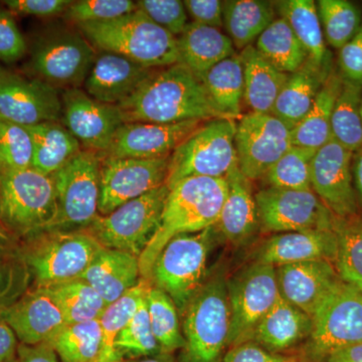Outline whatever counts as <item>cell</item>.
<instances>
[{"mask_svg": "<svg viewBox=\"0 0 362 362\" xmlns=\"http://www.w3.org/2000/svg\"><path fill=\"white\" fill-rule=\"evenodd\" d=\"M117 107L125 123L226 118L214 107L201 78L180 63L156 69L129 99Z\"/></svg>", "mask_w": 362, "mask_h": 362, "instance_id": "1", "label": "cell"}, {"mask_svg": "<svg viewBox=\"0 0 362 362\" xmlns=\"http://www.w3.org/2000/svg\"><path fill=\"white\" fill-rule=\"evenodd\" d=\"M228 194L226 178L188 177L171 187L158 230L139 258L141 279L148 280L154 262L169 240L216 226Z\"/></svg>", "mask_w": 362, "mask_h": 362, "instance_id": "2", "label": "cell"}, {"mask_svg": "<svg viewBox=\"0 0 362 362\" xmlns=\"http://www.w3.org/2000/svg\"><path fill=\"white\" fill-rule=\"evenodd\" d=\"M76 26L97 51L115 52L150 69L180 63L175 35L138 9L116 20Z\"/></svg>", "mask_w": 362, "mask_h": 362, "instance_id": "3", "label": "cell"}, {"mask_svg": "<svg viewBox=\"0 0 362 362\" xmlns=\"http://www.w3.org/2000/svg\"><path fill=\"white\" fill-rule=\"evenodd\" d=\"M103 247L87 230H47L26 239L16 254L37 287L82 279Z\"/></svg>", "mask_w": 362, "mask_h": 362, "instance_id": "4", "label": "cell"}, {"mask_svg": "<svg viewBox=\"0 0 362 362\" xmlns=\"http://www.w3.org/2000/svg\"><path fill=\"white\" fill-rule=\"evenodd\" d=\"M181 315L185 347L178 362H223L230 325L228 280L206 281Z\"/></svg>", "mask_w": 362, "mask_h": 362, "instance_id": "5", "label": "cell"}, {"mask_svg": "<svg viewBox=\"0 0 362 362\" xmlns=\"http://www.w3.org/2000/svg\"><path fill=\"white\" fill-rule=\"evenodd\" d=\"M56 213L52 175L33 168L0 169V226L14 238L26 240L45 232Z\"/></svg>", "mask_w": 362, "mask_h": 362, "instance_id": "6", "label": "cell"}, {"mask_svg": "<svg viewBox=\"0 0 362 362\" xmlns=\"http://www.w3.org/2000/svg\"><path fill=\"white\" fill-rule=\"evenodd\" d=\"M235 119L204 121L169 157V189L188 177L226 178L237 168Z\"/></svg>", "mask_w": 362, "mask_h": 362, "instance_id": "7", "label": "cell"}, {"mask_svg": "<svg viewBox=\"0 0 362 362\" xmlns=\"http://www.w3.org/2000/svg\"><path fill=\"white\" fill-rule=\"evenodd\" d=\"M214 226L169 240L158 255L148 281L175 302L180 314L204 284Z\"/></svg>", "mask_w": 362, "mask_h": 362, "instance_id": "8", "label": "cell"}, {"mask_svg": "<svg viewBox=\"0 0 362 362\" xmlns=\"http://www.w3.org/2000/svg\"><path fill=\"white\" fill-rule=\"evenodd\" d=\"M302 349L304 362H324L337 350L362 342V293L340 280L312 317Z\"/></svg>", "mask_w": 362, "mask_h": 362, "instance_id": "9", "label": "cell"}, {"mask_svg": "<svg viewBox=\"0 0 362 362\" xmlns=\"http://www.w3.org/2000/svg\"><path fill=\"white\" fill-rule=\"evenodd\" d=\"M100 164L99 152L83 149L52 175L57 213L47 230H86L92 225L99 216Z\"/></svg>", "mask_w": 362, "mask_h": 362, "instance_id": "10", "label": "cell"}, {"mask_svg": "<svg viewBox=\"0 0 362 362\" xmlns=\"http://www.w3.org/2000/svg\"><path fill=\"white\" fill-rule=\"evenodd\" d=\"M168 194V185H162L126 202L111 214H99L86 230L102 247L140 258L158 230Z\"/></svg>", "mask_w": 362, "mask_h": 362, "instance_id": "11", "label": "cell"}, {"mask_svg": "<svg viewBox=\"0 0 362 362\" xmlns=\"http://www.w3.org/2000/svg\"><path fill=\"white\" fill-rule=\"evenodd\" d=\"M97 52L77 26L54 28L33 47L30 68L35 77L57 90L76 89L84 85Z\"/></svg>", "mask_w": 362, "mask_h": 362, "instance_id": "12", "label": "cell"}, {"mask_svg": "<svg viewBox=\"0 0 362 362\" xmlns=\"http://www.w3.org/2000/svg\"><path fill=\"white\" fill-rule=\"evenodd\" d=\"M228 295L230 349L251 341L257 326L280 298L275 267L255 262L228 280Z\"/></svg>", "mask_w": 362, "mask_h": 362, "instance_id": "13", "label": "cell"}, {"mask_svg": "<svg viewBox=\"0 0 362 362\" xmlns=\"http://www.w3.org/2000/svg\"><path fill=\"white\" fill-rule=\"evenodd\" d=\"M235 145L242 175L262 180L293 146L292 128L273 114L250 112L237 124Z\"/></svg>", "mask_w": 362, "mask_h": 362, "instance_id": "14", "label": "cell"}, {"mask_svg": "<svg viewBox=\"0 0 362 362\" xmlns=\"http://www.w3.org/2000/svg\"><path fill=\"white\" fill-rule=\"evenodd\" d=\"M101 156L98 211L111 214L126 202L166 185L169 157L160 159Z\"/></svg>", "mask_w": 362, "mask_h": 362, "instance_id": "15", "label": "cell"}, {"mask_svg": "<svg viewBox=\"0 0 362 362\" xmlns=\"http://www.w3.org/2000/svg\"><path fill=\"white\" fill-rule=\"evenodd\" d=\"M261 228L270 233L332 228L331 214L313 190L267 187L255 195Z\"/></svg>", "mask_w": 362, "mask_h": 362, "instance_id": "16", "label": "cell"}, {"mask_svg": "<svg viewBox=\"0 0 362 362\" xmlns=\"http://www.w3.org/2000/svg\"><path fill=\"white\" fill-rule=\"evenodd\" d=\"M0 119L30 127L62 120L59 90L0 66Z\"/></svg>", "mask_w": 362, "mask_h": 362, "instance_id": "17", "label": "cell"}, {"mask_svg": "<svg viewBox=\"0 0 362 362\" xmlns=\"http://www.w3.org/2000/svg\"><path fill=\"white\" fill-rule=\"evenodd\" d=\"M354 153L331 139L317 150L311 168V187L324 206L337 218L357 216L352 160Z\"/></svg>", "mask_w": 362, "mask_h": 362, "instance_id": "18", "label": "cell"}, {"mask_svg": "<svg viewBox=\"0 0 362 362\" xmlns=\"http://www.w3.org/2000/svg\"><path fill=\"white\" fill-rule=\"evenodd\" d=\"M62 124L85 149L104 153L124 120L118 107L102 103L80 88L61 95Z\"/></svg>", "mask_w": 362, "mask_h": 362, "instance_id": "19", "label": "cell"}, {"mask_svg": "<svg viewBox=\"0 0 362 362\" xmlns=\"http://www.w3.org/2000/svg\"><path fill=\"white\" fill-rule=\"evenodd\" d=\"M204 122L124 123L107 151L100 154L117 158H168Z\"/></svg>", "mask_w": 362, "mask_h": 362, "instance_id": "20", "label": "cell"}, {"mask_svg": "<svg viewBox=\"0 0 362 362\" xmlns=\"http://www.w3.org/2000/svg\"><path fill=\"white\" fill-rule=\"evenodd\" d=\"M0 317L26 345L49 342L66 325L61 307L49 288H30L16 302L0 312Z\"/></svg>", "mask_w": 362, "mask_h": 362, "instance_id": "21", "label": "cell"}, {"mask_svg": "<svg viewBox=\"0 0 362 362\" xmlns=\"http://www.w3.org/2000/svg\"><path fill=\"white\" fill-rule=\"evenodd\" d=\"M154 70L115 52L98 51L84 90L98 101L117 107L129 99Z\"/></svg>", "mask_w": 362, "mask_h": 362, "instance_id": "22", "label": "cell"}, {"mask_svg": "<svg viewBox=\"0 0 362 362\" xmlns=\"http://www.w3.org/2000/svg\"><path fill=\"white\" fill-rule=\"evenodd\" d=\"M275 268L280 296L311 318L341 280L334 264L327 261L302 262Z\"/></svg>", "mask_w": 362, "mask_h": 362, "instance_id": "23", "label": "cell"}, {"mask_svg": "<svg viewBox=\"0 0 362 362\" xmlns=\"http://www.w3.org/2000/svg\"><path fill=\"white\" fill-rule=\"evenodd\" d=\"M337 238L332 228L277 233L267 240L255 254L256 263L274 267L310 261L334 264Z\"/></svg>", "mask_w": 362, "mask_h": 362, "instance_id": "24", "label": "cell"}, {"mask_svg": "<svg viewBox=\"0 0 362 362\" xmlns=\"http://www.w3.org/2000/svg\"><path fill=\"white\" fill-rule=\"evenodd\" d=\"M226 180L228 194L214 228L230 244L239 246L251 240L261 228L258 207L250 185L251 181L242 175L239 166Z\"/></svg>", "mask_w": 362, "mask_h": 362, "instance_id": "25", "label": "cell"}, {"mask_svg": "<svg viewBox=\"0 0 362 362\" xmlns=\"http://www.w3.org/2000/svg\"><path fill=\"white\" fill-rule=\"evenodd\" d=\"M313 320L308 314L280 296L254 331L251 341L276 354H283L308 339Z\"/></svg>", "mask_w": 362, "mask_h": 362, "instance_id": "26", "label": "cell"}, {"mask_svg": "<svg viewBox=\"0 0 362 362\" xmlns=\"http://www.w3.org/2000/svg\"><path fill=\"white\" fill-rule=\"evenodd\" d=\"M82 279L109 305L141 280L139 258L128 252L103 247Z\"/></svg>", "mask_w": 362, "mask_h": 362, "instance_id": "27", "label": "cell"}, {"mask_svg": "<svg viewBox=\"0 0 362 362\" xmlns=\"http://www.w3.org/2000/svg\"><path fill=\"white\" fill-rule=\"evenodd\" d=\"M176 42L180 63L201 80L213 66L235 54L232 40L220 28L194 21L188 23Z\"/></svg>", "mask_w": 362, "mask_h": 362, "instance_id": "28", "label": "cell"}, {"mask_svg": "<svg viewBox=\"0 0 362 362\" xmlns=\"http://www.w3.org/2000/svg\"><path fill=\"white\" fill-rule=\"evenodd\" d=\"M275 7L303 45L309 63L328 77L332 71L331 54L324 42L315 2L313 0H284L276 2Z\"/></svg>", "mask_w": 362, "mask_h": 362, "instance_id": "29", "label": "cell"}, {"mask_svg": "<svg viewBox=\"0 0 362 362\" xmlns=\"http://www.w3.org/2000/svg\"><path fill=\"white\" fill-rule=\"evenodd\" d=\"M244 68V100L251 112L271 113L289 75L278 71L250 45L240 54Z\"/></svg>", "mask_w": 362, "mask_h": 362, "instance_id": "30", "label": "cell"}, {"mask_svg": "<svg viewBox=\"0 0 362 362\" xmlns=\"http://www.w3.org/2000/svg\"><path fill=\"white\" fill-rule=\"evenodd\" d=\"M342 82L339 71H331L319 90L310 111L293 128V146L317 151L332 139L331 119Z\"/></svg>", "mask_w": 362, "mask_h": 362, "instance_id": "31", "label": "cell"}, {"mask_svg": "<svg viewBox=\"0 0 362 362\" xmlns=\"http://www.w3.org/2000/svg\"><path fill=\"white\" fill-rule=\"evenodd\" d=\"M276 20L275 4L265 0H228L223 2V26L233 47L240 52L257 42Z\"/></svg>", "mask_w": 362, "mask_h": 362, "instance_id": "32", "label": "cell"}, {"mask_svg": "<svg viewBox=\"0 0 362 362\" xmlns=\"http://www.w3.org/2000/svg\"><path fill=\"white\" fill-rule=\"evenodd\" d=\"M33 141L32 168L52 175L82 151V145L61 122L28 127Z\"/></svg>", "mask_w": 362, "mask_h": 362, "instance_id": "33", "label": "cell"}, {"mask_svg": "<svg viewBox=\"0 0 362 362\" xmlns=\"http://www.w3.org/2000/svg\"><path fill=\"white\" fill-rule=\"evenodd\" d=\"M326 78L327 77L307 62L301 70L289 75L271 114L293 129L310 111Z\"/></svg>", "mask_w": 362, "mask_h": 362, "instance_id": "34", "label": "cell"}, {"mask_svg": "<svg viewBox=\"0 0 362 362\" xmlns=\"http://www.w3.org/2000/svg\"><path fill=\"white\" fill-rule=\"evenodd\" d=\"M202 82L211 102L226 118H239L244 99V68L240 54H233L204 74Z\"/></svg>", "mask_w": 362, "mask_h": 362, "instance_id": "35", "label": "cell"}, {"mask_svg": "<svg viewBox=\"0 0 362 362\" xmlns=\"http://www.w3.org/2000/svg\"><path fill=\"white\" fill-rule=\"evenodd\" d=\"M255 47L272 66L288 75L301 70L308 62L303 45L283 18H276L266 28Z\"/></svg>", "mask_w": 362, "mask_h": 362, "instance_id": "36", "label": "cell"}, {"mask_svg": "<svg viewBox=\"0 0 362 362\" xmlns=\"http://www.w3.org/2000/svg\"><path fill=\"white\" fill-rule=\"evenodd\" d=\"M361 103L362 86L343 80L333 109L331 133L332 139L352 153L362 148Z\"/></svg>", "mask_w": 362, "mask_h": 362, "instance_id": "37", "label": "cell"}, {"mask_svg": "<svg viewBox=\"0 0 362 362\" xmlns=\"http://www.w3.org/2000/svg\"><path fill=\"white\" fill-rule=\"evenodd\" d=\"M332 230L337 238L334 267L343 282L362 293V220L358 216L333 218Z\"/></svg>", "mask_w": 362, "mask_h": 362, "instance_id": "38", "label": "cell"}, {"mask_svg": "<svg viewBox=\"0 0 362 362\" xmlns=\"http://www.w3.org/2000/svg\"><path fill=\"white\" fill-rule=\"evenodd\" d=\"M62 362H93L103 347V333L99 319L66 324L51 341Z\"/></svg>", "mask_w": 362, "mask_h": 362, "instance_id": "39", "label": "cell"}, {"mask_svg": "<svg viewBox=\"0 0 362 362\" xmlns=\"http://www.w3.org/2000/svg\"><path fill=\"white\" fill-rule=\"evenodd\" d=\"M150 324L162 354H173L185 347L180 312L166 293L150 285L146 292Z\"/></svg>", "mask_w": 362, "mask_h": 362, "instance_id": "40", "label": "cell"}, {"mask_svg": "<svg viewBox=\"0 0 362 362\" xmlns=\"http://www.w3.org/2000/svg\"><path fill=\"white\" fill-rule=\"evenodd\" d=\"M68 324L98 320L107 304L83 279L49 287Z\"/></svg>", "mask_w": 362, "mask_h": 362, "instance_id": "41", "label": "cell"}, {"mask_svg": "<svg viewBox=\"0 0 362 362\" xmlns=\"http://www.w3.org/2000/svg\"><path fill=\"white\" fill-rule=\"evenodd\" d=\"M316 6L328 44L341 49L361 28V9L347 0H319Z\"/></svg>", "mask_w": 362, "mask_h": 362, "instance_id": "42", "label": "cell"}, {"mask_svg": "<svg viewBox=\"0 0 362 362\" xmlns=\"http://www.w3.org/2000/svg\"><path fill=\"white\" fill-rule=\"evenodd\" d=\"M315 150L292 146L270 168L262 180L268 187L312 190V161Z\"/></svg>", "mask_w": 362, "mask_h": 362, "instance_id": "43", "label": "cell"}, {"mask_svg": "<svg viewBox=\"0 0 362 362\" xmlns=\"http://www.w3.org/2000/svg\"><path fill=\"white\" fill-rule=\"evenodd\" d=\"M151 283L148 280L141 279L137 286L125 293L116 301L107 305L99 318L102 333H103V347L100 354L106 356L117 351L116 338L135 315L140 304L145 299V295Z\"/></svg>", "mask_w": 362, "mask_h": 362, "instance_id": "44", "label": "cell"}, {"mask_svg": "<svg viewBox=\"0 0 362 362\" xmlns=\"http://www.w3.org/2000/svg\"><path fill=\"white\" fill-rule=\"evenodd\" d=\"M115 349L126 359L132 361L162 354L150 324L146 300H143L130 322L119 333L115 340Z\"/></svg>", "mask_w": 362, "mask_h": 362, "instance_id": "45", "label": "cell"}, {"mask_svg": "<svg viewBox=\"0 0 362 362\" xmlns=\"http://www.w3.org/2000/svg\"><path fill=\"white\" fill-rule=\"evenodd\" d=\"M33 141L25 126L0 119V169L32 168Z\"/></svg>", "mask_w": 362, "mask_h": 362, "instance_id": "46", "label": "cell"}, {"mask_svg": "<svg viewBox=\"0 0 362 362\" xmlns=\"http://www.w3.org/2000/svg\"><path fill=\"white\" fill-rule=\"evenodd\" d=\"M137 9L132 0H78L63 14L75 25L116 20Z\"/></svg>", "mask_w": 362, "mask_h": 362, "instance_id": "47", "label": "cell"}, {"mask_svg": "<svg viewBox=\"0 0 362 362\" xmlns=\"http://www.w3.org/2000/svg\"><path fill=\"white\" fill-rule=\"evenodd\" d=\"M30 283L32 276L16 252L0 256V312L16 303Z\"/></svg>", "mask_w": 362, "mask_h": 362, "instance_id": "48", "label": "cell"}, {"mask_svg": "<svg viewBox=\"0 0 362 362\" xmlns=\"http://www.w3.org/2000/svg\"><path fill=\"white\" fill-rule=\"evenodd\" d=\"M136 6L138 11L175 37L185 32L189 23L187 9L180 0H138Z\"/></svg>", "mask_w": 362, "mask_h": 362, "instance_id": "49", "label": "cell"}, {"mask_svg": "<svg viewBox=\"0 0 362 362\" xmlns=\"http://www.w3.org/2000/svg\"><path fill=\"white\" fill-rule=\"evenodd\" d=\"M28 52V44L21 33L13 14L0 7V61L13 64Z\"/></svg>", "mask_w": 362, "mask_h": 362, "instance_id": "50", "label": "cell"}, {"mask_svg": "<svg viewBox=\"0 0 362 362\" xmlns=\"http://www.w3.org/2000/svg\"><path fill=\"white\" fill-rule=\"evenodd\" d=\"M223 362H304L299 356L269 351L254 341H247L228 349Z\"/></svg>", "mask_w": 362, "mask_h": 362, "instance_id": "51", "label": "cell"}, {"mask_svg": "<svg viewBox=\"0 0 362 362\" xmlns=\"http://www.w3.org/2000/svg\"><path fill=\"white\" fill-rule=\"evenodd\" d=\"M338 65L343 80L362 86V23L356 35L339 49Z\"/></svg>", "mask_w": 362, "mask_h": 362, "instance_id": "52", "label": "cell"}, {"mask_svg": "<svg viewBox=\"0 0 362 362\" xmlns=\"http://www.w3.org/2000/svg\"><path fill=\"white\" fill-rule=\"evenodd\" d=\"M73 4L71 0H6L4 6L11 13L52 18L63 16Z\"/></svg>", "mask_w": 362, "mask_h": 362, "instance_id": "53", "label": "cell"}, {"mask_svg": "<svg viewBox=\"0 0 362 362\" xmlns=\"http://www.w3.org/2000/svg\"><path fill=\"white\" fill-rule=\"evenodd\" d=\"M187 13L194 23L199 25L223 28V1L220 0H185Z\"/></svg>", "mask_w": 362, "mask_h": 362, "instance_id": "54", "label": "cell"}, {"mask_svg": "<svg viewBox=\"0 0 362 362\" xmlns=\"http://www.w3.org/2000/svg\"><path fill=\"white\" fill-rule=\"evenodd\" d=\"M18 362H62L51 343L35 345L20 343L18 349Z\"/></svg>", "mask_w": 362, "mask_h": 362, "instance_id": "55", "label": "cell"}, {"mask_svg": "<svg viewBox=\"0 0 362 362\" xmlns=\"http://www.w3.org/2000/svg\"><path fill=\"white\" fill-rule=\"evenodd\" d=\"M16 333L0 317V362H16L18 359V343Z\"/></svg>", "mask_w": 362, "mask_h": 362, "instance_id": "56", "label": "cell"}, {"mask_svg": "<svg viewBox=\"0 0 362 362\" xmlns=\"http://www.w3.org/2000/svg\"><path fill=\"white\" fill-rule=\"evenodd\" d=\"M324 362H362V342L337 350Z\"/></svg>", "mask_w": 362, "mask_h": 362, "instance_id": "57", "label": "cell"}, {"mask_svg": "<svg viewBox=\"0 0 362 362\" xmlns=\"http://www.w3.org/2000/svg\"><path fill=\"white\" fill-rule=\"evenodd\" d=\"M352 175L358 207H362V148L356 152L352 160Z\"/></svg>", "mask_w": 362, "mask_h": 362, "instance_id": "58", "label": "cell"}, {"mask_svg": "<svg viewBox=\"0 0 362 362\" xmlns=\"http://www.w3.org/2000/svg\"><path fill=\"white\" fill-rule=\"evenodd\" d=\"M16 238L0 226V256L16 252Z\"/></svg>", "mask_w": 362, "mask_h": 362, "instance_id": "59", "label": "cell"}, {"mask_svg": "<svg viewBox=\"0 0 362 362\" xmlns=\"http://www.w3.org/2000/svg\"><path fill=\"white\" fill-rule=\"evenodd\" d=\"M93 362H133L129 359H126L125 357L121 356L118 351L114 352L112 354H107V356H99L97 357L96 361Z\"/></svg>", "mask_w": 362, "mask_h": 362, "instance_id": "60", "label": "cell"}, {"mask_svg": "<svg viewBox=\"0 0 362 362\" xmlns=\"http://www.w3.org/2000/svg\"><path fill=\"white\" fill-rule=\"evenodd\" d=\"M133 362H176L173 354H161L159 356L146 357V358L137 359Z\"/></svg>", "mask_w": 362, "mask_h": 362, "instance_id": "61", "label": "cell"}, {"mask_svg": "<svg viewBox=\"0 0 362 362\" xmlns=\"http://www.w3.org/2000/svg\"><path fill=\"white\" fill-rule=\"evenodd\" d=\"M361 118H362V103H361Z\"/></svg>", "mask_w": 362, "mask_h": 362, "instance_id": "62", "label": "cell"}]
</instances>
